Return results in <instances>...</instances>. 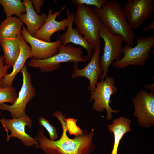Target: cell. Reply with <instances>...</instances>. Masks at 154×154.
<instances>
[{
  "instance_id": "obj_25",
  "label": "cell",
  "mask_w": 154,
  "mask_h": 154,
  "mask_svg": "<svg viewBox=\"0 0 154 154\" xmlns=\"http://www.w3.org/2000/svg\"><path fill=\"white\" fill-rule=\"evenodd\" d=\"M105 0H73L72 1L73 4L77 5L80 4L91 5L100 8L103 6Z\"/></svg>"
},
{
  "instance_id": "obj_10",
  "label": "cell",
  "mask_w": 154,
  "mask_h": 154,
  "mask_svg": "<svg viewBox=\"0 0 154 154\" xmlns=\"http://www.w3.org/2000/svg\"><path fill=\"white\" fill-rule=\"evenodd\" d=\"M0 121L7 133V141H9L11 138L15 137L21 140L27 147L33 146L35 147L39 145L37 140L25 132V126L31 129L32 125L31 119L26 114L17 118H2L0 119Z\"/></svg>"
},
{
  "instance_id": "obj_23",
  "label": "cell",
  "mask_w": 154,
  "mask_h": 154,
  "mask_svg": "<svg viewBox=\"0 0 154 154\" xmlns=\"http://www.w3.org/2000/svg\"><path fill=\"white\" fill-rule=\"evenodd\" d=\"M38 122L40 125L43 127L48 132L50 136L49 139L54 141L58 138L56 129L50 123L48 120L41 116L38 119Z\"/></svg>"
},
{
  "instance_id": "obj_12",
  "label": "cell",
  "mask_w": 154,
  "mask_h": 154,
  "mask_svg": "<svg viewBox=\"0 0 154 154\" xmlns=\"http://www.w3.org/2000/svg\"><path fill=\"white\" fill-rule=\"evenodd\" d=\"M100 45L94 47L90 61L82 69L78 68V63H74V70L71 76L73 78L82 77L87 78L89 82L87 89L90 92L94 90L98 82V79L102 74L100 64Z\"/></svg>"
},
{
  "instance_id": "obj_8",
  "label": "cell",
  "mask_w": 154,
  "mask_h": 154,
  "mask_svg": "<svg viewBox=\"0 0 154 154\" xmlns=\"http://www.w3.org/2000/svg\"><path fill=\"white\" fill-rule=\"evenodd\" d=\"M21 71L23 75V83L15 102L10 105L5 103L0 104V110L9 111L13 118H18L26 114L25 109L27 103L36 95L35 89L32 83L31 74L26 65Z\"/></svg>"
},
{
  "instance_id": "obj_20",
  "label": "cell",
  "mask_w": 154,
  "mask_h": 154,
  "mask_svg": "<svg viewBox=\"0 0 154 154\" xmlns=\"http://www.w3.org/2000/svg\"><path fill=\"white\" fill-rule=\"evenodd\" d=\"M23 23L16 16L7 17L0 24V39L15 38L20 33Z\"/></svg>"
},
{
  "instance_id": "obj_11",
  "label": "cell",
  "mask_w": 154,
  "mask_h": 154,
  "mask_svg": "<svg viewBox=\"0 0 154 154\" xmlns=\"http://www.w3.org/2000/svg\"><path fill=\"white\" fill-rule=\"evenodd\" d=\"M153 0H128L123 11L131 28L136 29L153 14Z\"/></svg>"
},
{
  "instance_id": "obj_24",
  "label": "cell",
  "mask_w": 154,
  "mask_h": 154,
  "mask_svg": "<svg viewBox=\"0 0 154 154\" xmlns=\"http://www.w3.org/2000/svg\"><path fill=\"white\" fill-rule=\"evenodd\" d=\"M77 119L74 118L68 117L66 119L67 125L68 132L71 135H74L76 136L80 135L82 133L83 130L78 127L76 124Z\"/></svg>"
},
{
  "instance_id": "obj_2",
  "label": "cell",
  "mask_w": 154,
  "mask_h": 154,
  "mask_svg": "<svg viewBox=\"0 0 154 154\" xmlns=\"http://www.w3.org/2000/svg\"><path fill=\"white\" fill-rule=\"evenodd\" d=\"M93 10L104 25L112 34L120 35L126 45L133 46L135 37L119 2L116 0H105L102 7Z\"/></svg>"
},
{
  "instance_id": "obj_17",
  "label": "cell",
  "mask_w": 154,
  "mask_h": 154,
  "mask_svg": "<svg viewBox=\"0 0 154 154\" xmlns=\"http://www.w3.org/2000/svg\"><path fill=\"white\" fill-rule=\"evenodd\" d=\"M17 38L20 46V53L13 67L12 71L3 79V87L12 86L15 77L25 65V63L27 59L29 58H32L31 48L25 41L21 33L18 34Z\"/></svg>"
},
{
  "instance_id": "obj_6",
  "label": "cell",
  "mask_w": 154,
  "mask_h": 154,
  "mask_svg": "<svg viewBox=\"0 0 154 154\" xmlns=\"http://www.w3.org/2000/svg\"><path fill=\"white\" fill-rule=\"evenodd\" d=\"M136 41L137 44L134 47L127 45L123 47V56L112 63L113 67L121 69L130 65H145L154 46V36L138 37Z\"/></svg>"
},
{
  "instance_id": "obj_13",
  "label": "cell",
  "mask_w": 154,
  "mask_h": 154,
  "mask_svg": "<svg viewBox=\"0 0 154 154\" xmlns=\"http://www.w3.org/2000/svg\"><path fill=\"white\" fill-rule=\"evenodd\" d=\"M25 41L31 46L32 58L36 60H43L50 57L58 52L59 46L62 43L58 39L54 42H47L35 38L27 31L23 25L21 32Z\"/></svg>"
},
{
  "instance_id": "obj_1",
  "label": "cell",
  "mask_w": 154,
  "mask_h": 154,
  "mask_svg": "<svg viewBox=\"0 0 154 154\" xmlns=\"http://www.w3.org/2000/svg\"><path fill=\"white\" fill-rule=\"evenodd\" d=\"M57 117L61 123L62 133L60 138L56 141H52L44 135V131L41 128L37 130V136L35 137L39 143L35 148L41 149L46 154H90L95 148L92 143L94 131L92 129L89 133L86 129L82 133L73 139L68 137L67 134L66 117L62 112L56 111L53 115Z\"/></svg>"
},
{
  "instance_id": "obj_26",
  "label": "cell",
  "mask_w": 154,
  "mask_h": 154,
  "mask_svg": "<svg viewBox=\"0 0 154 154\" xmlns=\"http://www.w3.org/2000/svg\"><path fill=\"white\" fill-rule=\"evenodd\" d=\"M11 67L5 64L3 56H0V88H3V79L9 74L8 69Z\"/></svg>"
},
{
  "instance_id": "obj_7",
  "label": "cell",
  "mask_w": 154,
  "mask_h": 154,
  "mask_svg": "<svg viewBox=\"0 0 154 154\" xmlns=\"http://www.w3.org/2000/svg\"><path fill=\"white\" fill-rule=\"evenodd\" d=\"M114 83V79L107 76L104 80L98 82L94 90L90 92V99L88 102L94 100L93 109L98 112H102L105 109L107 120H111L112 117V113H118L119 111V110H113L110 105L112 102L111 96L116 94L117 91Z\"/></svg>"
},
{
  "instance_id": "obj_14",
  "label": "cell",
  "mask_w": 154,
  "mask_h": 154,
  "mask_svg": "<svg viewBox=\"0 0 154 154\" xmlns=\"http://www.w3.org/2000/svg\"><path fill=\"white\" fill-rule=\"evenodd\" d=\"M66 14L68 20L67 29L65 33L60 35L58 39L64 46L72 43L83 47L87 52V54L84 56V58L87 60H90L92 56L94 47L90 44L87 40L79 34L76 28H73L75 14L67 10Z\"/></svg>"
},
{
  "instance_id": "obj_3",
  "label": "cell",
  "mask_w": 154,
  "mask_h": 154,
  "mask_svg": "<svg viewBox=\"0 0 154 154\" xmlns=\"http://www.w3.org/2000/svg\"><path fill=\"white\" fill-rule=\"evenodd\" d=\"M58 53L48 58L43 60H36L31 58L28 62V66L38 68L42 72H53L61 67L63 63L85 62L87 60L83 55L81 46L76 47L71 44L58 47Z\"/></svg>"
},
{
  "instance_id": "obj_18",
  "label": "cell",
  "mask_w": 154,
  "mask_h": 154,
  "mask_svg": "<svg viewBox=\"0 0 154 154\" xmlns=\"http://www.w3.org/2000/svg\"><path fill=\"white\" fill-rule=\"evenodd\" d=\"M131 121L126 117H121L114 119L112 124L108 125L109 131L113 133L114 143L113 149L110 154H117L120 142L124 135L131 131Z\"/></svg>"
},
{
  "instance_id": "obj_27",
  "label": "cell",
  "mask_w": 154,
  "mask_h": 154,
  "mask_svg": "<svg viewBox=\"0 0 154 154\" xmlns=\"http://www.w3.org/2000/svg\"><path fill=\"white\" fill-rule=\"evenodd\" d=\"M33 6L36 13L40 14L41 13V7L44 1V0H31Z\"/></svg>"
},
{
  "instance_id": "obj_9",
  "label": "cell",
  "mask_w": 154,
  "mask_h": 154,
  "mask_svg": "<svg viewBox=\"0 0 154 154\" xmlns=\"http://www.w3.org/2000/svg\"><path fill=\"white\" fill-rule=\"evenodd\" d=\"M134 107L133 115L140 126L149 127L154 125V93L140 90L132 99Z\"/></svg>"
},
{
  "instance_id": "obj_15",
  "label": "cell",
  "mask_w": 154,
  "mask_h": 154,
  "mask_svg": "<svg viewBox=\"0 0 154 154\" xmlns=\"http://www.w3.org/2000/svg\"><path fill=\"white\" fill-rule=\"evenodd\" d=\"M66 7L65 5L59 11L52 13V9H50L45 22L41 28L33 36L42 41L50 42L52 35L59 31H65L68 25V20L64 19L60 21L56 20V18L59 15Z\"/></svg>"
},
{
  "instance_id": "obj_5",
  "label": "cell",
  "mask_w": 154,
  "mask_h": 154,
  "mask_svg": "<svg viewBox=\"0 0 154 154\" xmlns=\"http://www.w3.org/2000/svg\"><path fill=\"white\" fill-rule=\"evenodd\" d=\"M98 36L100 38L103 39L104 42L103 53L99 60L102 70V74L99 78L101 80H104L107 76L108 68L113 61L121 59L124 40L121 36L114 35L110 33L100 19Z\"/></svg>"
},
{
  "instance_id": "obj_19",
  "label": "cell",
  "mask_w": 154,
  "mask_h": 154,
  "mask_svg": "<svg viewBox=\"0 0 154 154\" xmlns=\"http://www.w3.org/2000/svg\"><path fill=\"white\" fill-rule=\"evenodd\" d=\"M0 46L3 50L5 64L13 67L19 55L20 48L17 38L0 39Z\"/></svg>"
},
{
  "instance_id": "obj_29",
  "label": "cell",
  "mask_w": 154,
  "mask_h": 154,
  "mask_svg": "<svg viewBox=\"0 0 154 154\" xmlns=\"http://www.w3.org/2000/svg\"><path fill=\"white\" fill-rule=\"evenodd\" d=\"M1 112L0 111V116L1 115Z\"/></svg>"
},
{
  "instance_id": "obj_22",
  "label": "cell",
  "mask_w": 154,
  "mask_h": 154,
  "mask_svg": "<svg viewBox=\"0 0 154 154\" xmlns=\"http://www.w3.org/2000/svg\"><path fill=\"white\" fill-rule=\"evenodd\" d=\"M17 96L16 90L12 86L0 88V104L7 102L13 104Z\"/></svg>"
},
{
  "instance_id": "obj_28",
  "label": "cell",
  "mask_w": 154,
  "mask_h": 154,
  "mask_svg": "<svg viewBox=\"0 0 154 154\" xmlns=\"http://www.w3.org/2000/svg\"><path fill=\"white\" fill-rule=\"evenodd\" d=\"M154 29V21L153 20V21L147 26L143 27V29L144 31H149L152 29Z\"/></svg>"
},
{
  "instance_id": "obj_16",
  "label": "cell",
  "mask_w": 154,
  "mask_h": 154,
  "mask_svg": "<svg viewBox=\"0 0 154 154\" xmlns=\"http://www.w3.org/2000/svg\"><path fill=\"white\" fill-rule=\"evenodd\" d=\"M23 3L26 8V12L19 18L26 25L27 32L33 36L44 24L47 15L45 13L37 14L33 6L31 0H23Z\"/></svg>"
},
{
  "instance_id": "obj_21",
  "label": "cell",
  "mask_w": 154,
  "mask_h": 154,
  "mask_svg": "<svg viewBox=\"0 0 154 154\" xmlns=\"http://www.w3.org/2000/svg\"><path fill=\"white\" fill-rule=\"evenodd\" d=\"M0 4L7 17L15 15L19 17L26 12L25 7L20 0H0Z\"/></svg>"
},
{
  "instance_id": "obj_4",
  "label": "cell",
  "mask_w": 154,
  "mask_h": 154,
  "mask_svg": "<svg viewBox=\"0 0 154 154\" xmlns=\"http://www.w3.org/2000/svg\"><path fill=\"white\" fill-rule=\"evenodd\" d=\"M100 18L90 7L84 4L77 5L74 22L79 34L94 47L100 44Z\"/></svg>"
}]
</instances>
